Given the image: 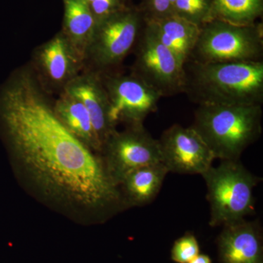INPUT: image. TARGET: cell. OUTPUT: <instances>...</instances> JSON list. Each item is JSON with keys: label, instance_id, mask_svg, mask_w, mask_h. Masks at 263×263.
I'll use <instances>...</instances> for the list:
<instances>
[{"label": "cell", "instance_id": "6da1fadb", "mask_svg": "<svg viewBox=\"0 0 263 263\" xmlns=\"http://www.w3.org/2000/svg\"><path fill=\"white\" fill-rule=\"evenodd\" d=\"M0 127L13 158L47 196L105 217L125 209L103 157L62 124L32 71L0 91Z\"/></svg>", "mask_w": 263, "mask_h": 263}, {"label": "cell", "instance_id": "7a4b0ae2", "mask_svg": "<svg viewBox=\"0 0 263 263\" xmlns=\"http://www.w3.org/2000/svg\"><path fill=\"white\" fill-rule=\"evenodd\" d=\"M183 94L197 105L262 106L263 61L183 65Z\"/></svg>", "mask_w": 263, "mask_h": 263}, {"label": "cell", "instance_id": "3957f363", "mask_svg": "<svg viewBox=\"0 0 263 263\" xmlns=\"http://www.w3.org/2000/svg\"><path fill=\"white\" fill-rule=\"evenodd\" d=\"M262 106L199 105L192 127L215 159L240 160L262 136Z\"/></svg>", "mask_w": 263, "mask_h": 263}, {"label": "cell", "instance_id": "277c9868", "mask_svg": "<svg viewBox=\"0 0 263 263\" xmlns=\"http://www.w3.org/2000/svg\"><path fill=\"white\" fill-rule=\"evenodd\" d=\"M210 204L209 226H224L243 220L254 213V190L261 179L240 160H221L202 175Z\"/></svg>", "mask_w": 263, "mask_h": 263}, {"label": "cell", "instance_id": "5b68a950", "mask_svg": "<svg viewBox=\"0 0 263 263\" xmlns=\"http://www.w3.org/2000/svg\"><path fill=\"white\" fill-rule=\"evenodd\" d=\"M263 24L219 20L202 24L190 60L200 63L263 61Z\"/></svg>", "mask_w": 263, "mask_h": 263}, {"label": "cell", "instance_id": "8992f818", "mask_svg": "<svg viewBox=\"0 0 263 263\" xmlns=\"http://www.w3.org/2000/svg\"><path fill=\"white\" fill-rule=\"evenodd\" d=\"M144 24L140 8L130 5L98 22L85 62L101 74L119 67L136 46Z\"/></svg>", "mask_w": 263, "mask_h": 263}, {"label": "cell", "instance_id": "52a82bcc", "mask_svg": "<svg viewBox=\"0 0 263 263\" xmlns=\"http://www.w3.org/2000/svg\"><path fill=\"white\" fill-rule=\"evenodd\" d=\"M134 48L136 57L132 74L144 81L162 98L183 92V65L145 24Z\"/></svg>", "mask_w": 263, "mask_h": 263}, {"label": "cell", "instance_id": "ba28073f", "mask_svg": "<svg viewBox=\"0 0 263 263\" xmlns=\"http://www.w3.org/2000/svg\"><path fill=\"white\" fill-rule=\"evenodd\" d=\"M101 78L108 96L110 120L116 127L119 123L143 124L158 109L161 95L133 74L112 72L101 74Z\"/></svg>", "mask_w": 263, "mask_h": 263}, {"label": "cell", "instance_id": "9c48e42d", "mask_svg": "<svg viewBox=\"0 0 263 263\" xmlns=\"http://www.w3.org/2000/svg\"><path fill=\"white\" fill-rule=\"evenodd\" d=\"M106 168L118 186L123 178L134 170L161 162L158 140L143 124L127 126L108 137L101 152Z\"/></svg>", "mask_w": 263, "mask_h": 263}, {"label": "cell", "instance_id": "30bf717a", "mask_svg": "<svg viewBox=\"0 0 263 263\" xmlns=\"http://www.w3.org/2000/svg\"><path fill=\"white\" fill-rule=\"evenodd\" d=\"M161 162L169 173L202 176L213 166L214 155L193 127L175 124L159 138Z\"/></svg>", "mask_w": 263, "mask_h": 263}, {"label": "cell", "instance_id": "8fae6325", "mask_svg": "<svg viewBox=\"0 0 263 263\" xmlns=\"http://www.w3.org/2000/svg\"><path fill=\"white\" fill-rule=\"evenodd\" d=\"M84 57L62 31L34 52V62L38 75L45 84L53 89H65L80 74Z\"/></svg>", "mask_w": 263, "mask_h": 263}, {"label": "cell", "instance_id": "7c38bea8", "mask_svg": "<svg viewBox=\"0 0 263 263\" xmlns=\"http://www.w3.org/2000/svg\"><path fill=\"white\" fill-rule=\"evenodd\" d=\"M216 239L219 263H263L262 232L258 221L226 224Z\"/></svg>", "mask_w": 263, "mask_h": 263}, {"label": "cell", "instance_id": "4fadbf2b", "mask_svg": "<svg viewBox=\"0 0 263 263\" xmlns=\"http://www.w3.org/2000/svg\"><path fill=\"white\" fill-rule=\"evenodd\" d=\"M63 91L84 105L103 146L108 137L117 129L109 117L110 106L101 74L92 70L79 74Z\"/></svg>", "mask_w": 263, "mask_h": 263}, {"label": "cell", "instance_id": "5bb4252c", "mask_svg": "<svg viewBox=\"0 0 263 263\" xmlns=\"http://www.w3.org/2000/svg\"><path fill=\"white\" fill-rule=\"evenodd\" d=\"M145 24L183 65L190 60L198 39L200 27L175 14L145 20Z\"/></svg>", "mask_w": 263, "mask_h": 263}, {"label": "cell", "instance_id": "9a60e30c", "mask_svg": "<svg viewBox=\"0 0 263 263\" xmlns=\"http://www.w3.org/2000/svg\"><path fill=\"white\" fill-rule=\"evenodd\" d=\"M168 171L162 162L148 164L131 171L119 183L126 208L148 205L160 193Z\"/></svg>", "mask_w": 263, "mask_h": 263}, {"label": "cell", "instance_id": "2e32d148", "mask_svg": "<svg viewBox=\"0 0 263 263\" xmlns=\"http://www.w3.org/2000/svg\"><path fill=\"white\" fill-rule=\"evenodd\" d=\"M53 109L57 117L71 134L93 152L101 154L103 144L89 112L80 101L62 91L53 105Z\"/></svg>", "mask_w": 263, "mask_h": 263}, {"label": "cell", "instance_id": "e0dca14e", "mask_svg": "<svg viewBox=\"0 0 263 263\" xmlns=\"http://www.w3.org/2000/svg\"><path fill=\"white\" fill-rule=\"evenodd\" d=\"M62 32L84 58L96 28L97 22L86 0H63Z\"/></svg>", "mask_w": 263, "mask_h": 263}, {"label": "cell", "instance_id": "ac0fdd59", "mask_svg": "<svg viewBox=\"0 0 263 263\" xmlns=\"http://www.w3.org/2000/svg\"><path fill=\"white\" fill-rule=\"evenodd\" d=\"M263 13V0H213L211 21L237 25L257 22Z\"/></svg>", "mask_w": 263, "mask_h": 263}, {"label": "cell", "instance_id": "d6986e66", "mask_svg": "<svg viewBox=\"0 0 263 263\" xmlns=\"http://www.w3.org/2000/svg\"><path fill=\"white\" fill-rule=\"evenodd\" d=\"M213 0H175L174 14L201 27L211 21Z\"/></svg>", "mask_w": 263, "mask_h": 263}, {"label": "cell", "instance_id": "ffe728a7", "mask_svg": "<svg viewBox=\"0 0 263 263\" xmlns=\"http://www.w3.org/2000/svg\"><path fill=\"white\" fill-rule=\"evenodd\" d=\"M198 240L193 233H185L175 240L171 249V257L176 263H187L200 254Z\"/></svg>", "mask_w": 263, "mask_h": 263}, {"label": "cell", "instance_id": "44dd1931", "mask_svg": "<svg viewBox=\"0 0 263 263\" xmlns=\"http://www.w3.org/2000/svg\"><path fill=\"white\" fill-rule=\"evenodd\" d=\"M97 24L129 5L127 0H86Z\"/></svg>", "mask_w": 263, "mask_h": 263}, {"label": "cell", "instance_id": "7402d4cb", "mask_svg": "<svg viewBox=\"0 0 263 263\" xmlns=\"http://www.w3.org/2000/svg\"><path fill=\"white\" fill-rule=\"evenodd\" d=\"M139 8L145 20L162 18L174 14L170 0H142Z\"/></svg>", "mask_w": 263, "mask_h": 263}, {"label": "cell", "instance_id": "603a6c76", "mask_svg": "<svg viewBox=\"0 0 263 263\" xmlns=\"http://www.w3.org/2000/svg\"><path fill=\"white\" fill-rule=\"evenodd\" d=\"M187 263H212V258L208 254H199Z\"/></svg>", "mask_w": 263, "mask_h": 263}, {"label": "cell", "instance_id": "cb8c5ba5", "mask_svg": "<svg viewBox=\"0 0 263 263\" xmlns=\"http://www.w3.org/2000/svg\"><path fill=\"white\" fill-rule=\"evenodd\" d=\"M175 0H170V2H171V5H172V8H173V5H174Z\"/></svg>", "mask_w": 263, "mask_h": 263}]
</instances>
